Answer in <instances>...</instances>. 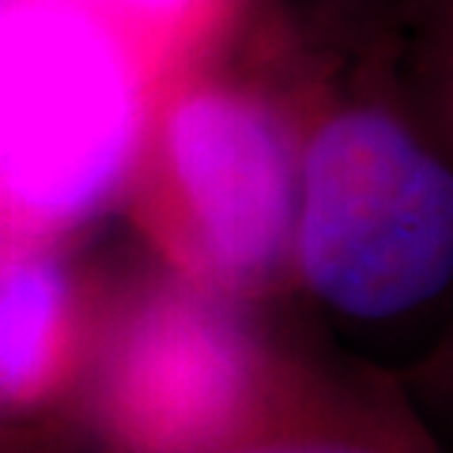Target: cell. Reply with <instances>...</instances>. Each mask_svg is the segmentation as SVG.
<instances>
[{
    "instance_id": "5",
    "label": "cell",
    "mask_w": 453,
    "mask_h": 453,
    "mask_svg": "<svg viewBox=\"0 0 453 453\" xmlns=\"http://www.w3.org/2000/svg\"><path fill=\"white\" fill-rule=\"evenodd\" d=\"M208 453H431L393 404L276 366L261 401Z\"/></svg>"
},
{
    "instance_id": "6",
    "label": "cell",
    "mask_w": 453,
    "mask_h": 453,
    "mask_svg": "<svg viewBox=\"0 0 453 453\" xmlns=\"http://www.w3.org/2000/svg\"><path fill=\"white\" fill-rule=\"evenodd\" d=\"M80 363V318L65 265L46 250L0 257V412H31Z\"/></svg>"
},
{
    "instance_id": "3",
    "label": "cell",
    "mask_w": 453,
    "mask_h": 453,
    "mask_svg": "<svg viewBox=\"0 0 453 453\" xmlns=\"http://www.w3.org/2000/svg\"><path fill=\"white\" fill-rule=\"evenodd\" d=\"M159 174L181 257L211 295H257L291 273L299 136L268 98L201 83L170 103Z\"/></svg>"
},
{
    "instance_id": "8",
    "label": "cell",
    "mask_w": 453,
    "mask_h": 453,
    "mask_svg": "<svg viewBox=\"0 0 453 453\" xmlns=\"http://www.w3.org/2000/svg\"><path fill=\"white\" fill-rule=\"evenodd\" d=\"M4 4H8V0H0V8H4Z\"/></svg>"
},
{
    "instance_id": "7",
    "label": "cell",
    "mask_w": 453,
    "mask_h": 453,
    "mask_svg": "<svg viewBox=\"0 0 453 453\" xmlns=\"http://www.w3.org/2000/svg\"><path fill=\"white\" fill-rule=\"evenodd\" d=\"M201 0H98V12L140 23V27H174L186 16H193Z\"/></svg>"
},
{
    "instance_id": "2",
    "label": "cell",
    "mask_w": 453,
    "mask_h": 453,
    "mask_svg": "<svg viewBox=\"0 0 453 453\" xmlns=\"http://www.w3.org/2000/svg\"><path fill=\"white\" fill-rule=\"evenodd\" d=\"M140 140V88L121 35L76 0L0 8V211L65 226L110 201Z\"/></svg>"
},
{
    "instance_id": "4",
    "label": "cell",
    "mask_w": 453,
    "mask_h": 453,
    "mask_svg": "<svg viewBox=\"0 0 453 453\" xmlns=\"http://www.w3.org/2000/svg\"><path fill=\"white\" fill-rule=\"evenodd\" d=\"M273 371L211 291L159 295L110 340L98 427L118 453H208L253 412Z\"/></svg>"
},
{
    "instance_id": "1",
    "label": "cell",
    "mask_w": 453,
    "mask_h": 453,
    "mask_svg": "<svg viewBox=\"0 0 453 453\" xmlns=\"http://www.w3.org/2000/svg\"><path fill=\"white\" fill-rule=\"evenodd\" d=\"M291 273L351 325L416 318L453 288V163L401 110L356 98L306 129Z\"/></svg>"
}]
</instances>
